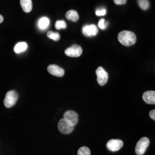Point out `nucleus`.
<instances>
[{
    "label": "nucleus",
    "instance_id": "obj_1",
    "mask_svg": "<svg viewBox=\"0 0 155 155\" xmlns=\"http://www.w3.org/2000/svg\"><path fill=\"white\" fill-rule=\"evenodd\" d=\"M136 36L133 32L123 31L118 35V40L122 45L129 47L135 44L136 42Z\"/></svg>",
    "mask_w": 155,
    "mask_h": 155
},
{
    "label": "nucleus",
    "instance_id": "obj_2",
    "mask_svg": "<svg viewBox=\"0 0 155 155\" xmlns=\"http://www.w3.org/2000/svg\"><path fill=\"white\" fill-rule=\"evenodd\" d=\"M18 99V94L15 90L9 91L6 94L5 98L4 101V104L7 108H10L15 105Z\"/></svg>",
    "mask_w": 155,
    "mask_h": 155
},
{
    "label": "nucleus",
    "instance_id": "obj_3",
    "mask_svg": "<svg viewBox=\"0 0 155 155\" xmlns=\"http://www.w3.org/2000/svg\"><path fill=\"white\" fill-rule=\"evenodd\" d=\"M58 129L62 134H69L72 133L75 127L66 119L61 118L58 122Z\"/></svg>",
    "mask_w": 155,
    "mask_h": 155
},
{
    "label": "nucleus",
    "instance_id": "obj_4",
    "mask_svg": "<svg viewBox=\"0 0 155 155\" xmlns=\"http://www.w3.org/2000/svg\"><path fill=\"white\" fill-rule=\"evenodd\" d=\"M150 140L147 137H142L136 144L135 148V152L137 155H144L147 149L150 145Z\"/></svg>",
    "mask_w": 155,
    "mask_h": 155
},
{
    "label": "nucleus",
    "instance_id": "obj_5",
    "mask_svg": "<svg viewBox=\"0 0 155 155\" xmlns=\"http://www.w3.org/2000/svg\"><path fill=\"white\" fill-rule=\"evenodd\" d=\"M95 72L97 76V82L98 84L101 86L105 85L108 81V73L102 67H98Z\"/></svg>",
    "mask_w": 155,
    "mask_h": 155
},
{
    "label": "nucleus",
    "instance_id": "obj_6",
    "mask_svg": "<svg viewBox=\"0 0 155 155\" xmlns=\"http://www.w3.org/2000/svg\"><path fill=\"white\" fill-rule=\"evenodd\" d=\"M65 55L69 57L78 58L82 54V48L78 45H74L71 47L68 48L64 51Z\"/></svg>",
    "mask_w": 155,
    "mask_h": 155
},
{
    "label": "nucleus",
    "instance_id": "obj_7",
    "mask_svg": "<svg viewBox=\"0 0 155 155\" xmlns=\"http://www.w3.org/2000/svg\"><path fill=\"white\" fill-rule=\"evenodd\" d=\"M123 145L124 143L122 140L118 139H111L107 143L106 147L111 152H116L121 150Z\"/></svg>",
    "mask_w": 155,
    "mask_h": 155
},
{
    "label": "nucleus",
    "instance_id": "obj_8",
    "mask_svg": "<svg viewBox=\"0 0 155 155\" xmlns=\"http://www.w3.org/2000/svg\"><path fill=\"white\" fill-rule=\"evenodd\" d=\"M63 117L64 119L70 122L74 127L77 125L79 121V116L75 111L72 110L67 111L64 113Z\"/></svg>",
    "mask_w": 155,
    "mask_h": 155
},
{
    "label": "nucleus",
    "instance_id": "obj_9",
    "mask_svg": "<svg viewBox=\"0 0 155 155\" xmlns=\"http://www.w3.org/2000/svg\"><path fill=\"white\" fill-rule=\"evenodd\" d=\"M82 32L85 36L92 37L97 35L98 33V30L95 25H86L82 28Z\"/></svg>",
    "mask_w": 155,
    "mask_h": 155
},
{
    "label": "nucleus",
    "instance_id": "obj_10",
    "mask_svg": "<svg viewBox=\"0 0 155 155\" xmlns=\"http://www.w3.org/2000/svg\"><path fill=\"white\" fill-rule=\"evenodd\" d=\"M47 70L51 75L58 77H62L64 75V69L55 64H51L48 66Z\"/></svg>",
    "mask_w": 155,
    "mask_h": 155
},
{
    "label": "nucleus",
    "instance_id": "obj_11",
    "mask_svg": "<svg viewBox=\"0 0 155 155\" xmlns=\"http://www.w3.org/2000/svg\"><path fill=\"white\" fill-rule=\"evenodd\" d=\"M143 99L144 102L150 105L155 104V91L150 90L145 91L143 95Z\"/></svg>",
    "mask_w": 155,
    "mask_h": 155
},
{
    "label": "nucleus",
    "instance_id": "obj_12",
    "mask_svg": "<svg viewBox=\"0 0 155 155\" xmlns=\"http://www.w3.org/2000/svg\"><path fill=\"white\" fill-rule=\"evenodd\" d=\"M20 4L23 11L25 13H29L32 9V0H20Z\"/></svg>",
    "mask_w": 155,
    "mask_h": 155
},
{
    "label": "nucleus",
    "instance_id": "obj_13",
    "mask_svg": "<svg viewBox=\"0 0 155 155\" xmlns=\"http://www.w3.org/2000/svg\"><path fill=\"white\" fill-rule=\"evenodd\" d=\"M66 17L68 20L72 21L73 22H77L79 18L78 12L74 10H70L66 13Z\"/></svg>",
    "mask_w": 155,
    "mask_h": 155
},
{
    "label": "nucleus",
    "instance_id": "obj_14",
    "mask_svg": "<svg viewBox=\"0 0 155 155\" xmlns=\"http://www.w3.org/2000/svg\"><path fill=\"white\" fill-rule=\"evenodd\" d=\"M50 25V20L46 17H41L39 20L38 27L40 29L44 30L48 27Z\"/></svg>",
    "mask_w": 155,
    "mask_h": 155
},
{
    "label": "nucleus",
    "instance_id": "obj_15",
    "mask_svg": "<svg viewBox=\"0 0 155 155\" xmlns=\"http://www.w3.org/2000/svg\"><path fill=\"white\" fill-rule=\"evenodd\" d=\"M27 48H28V45L25 42H20L17 43L15 45L14 50L16 54H20L22 52L25 51L27 49Z\"/></svg>",
    "mask_w": 155,
    "mask_h": 155
},
{
    "label": "nucleus",
    "instance_id": "obj_16",
    "mask_svg": "<svg viewBox=\"0 0 155 155\" xmlns=\"http://www.w3.org/2000/svg\"><path fill=\"white\" fill-rule=\"evenodd\" d=\"M78 155H91V151L87 147H82L78 150Z\"/></svg>",
    "mask_w": 155,
    "mask_h": 155
},
{
    "label": "nucleus",
    "instance_id": "obj_17",
    "mask_svg": "<svg viewBox=\"0 0 155 155\" xmlns=\"http://www.w3.org/2000/svg\"><path fill=\"white\" fill-rule=\"evenodd\" d=\"M47 36L51 39L54 40V41H59L61 39L60 34L58 32H54L52 31H48L47 32Z\"/></svg>",
    "mask_w": 155,
    "mask_h": 155
},
{
    "label": "nucleus",
    "instance_id": "obj_18",
    "mask_svg": "<svg viewBox=\"0 0 155 155\" xmlns=\"http://www.w3.org/2000/svg\"><path fill=\"white\" fill-rule=\"evenodd\" d=\"M138 3L140 7L144 11L150 8V3L148 0H138Z\"/></svg>",
    "mask_w": 155,
    "mask_h": 155
},
{
    "label": "nucleus",
    "instance_id": "obj_19",
    "mask_svg": "<svg viewBox=\"0 0 155 155\" xmlns=\"http://www.w3.org/2000/svg\"><path fill=\"white\" fill-rule=\"evenodd\" d=\"M55 28L58 30L67 28L66 22L63 20H58L55 23Z\"/></svg>",
    "mask_w": 155,
    "mask_h": 155
},
{
    "label": "nucleus",
    "instance_id": "obj_20",
    "mask_svg": "<svg viewBox=\"0 0 155 155\" xmlns=\"http://www.w3.org/2000/svg\"><path fill=\"white\" fill-rule=\"evenodd\" d=\"M107 24L105 23V20L104 18H101L99 21L98 25V27L101 28V29H105L107 27Z\"/></svg>",
    "mask_w": 155,
    "mask_h": 155
},
{
    "label": "nucleus",
    "instance_id": "obj_21",
    "mask_svg": "<svg viewBox=\"0 0 155 155\" xmlns=\"http://www.w3.org/2000/svg\"><path fill=\"white\" fill-rule=\"evenodd\" d=\"M106 14V10L105 9H98L95 12V15L97 16H105Z\"/></svg>",
    "mask_w": 155,
    "mask_h": 155
},
{
    "label": "nucleus",
    "instance_id": "obj_22",
    "mask_svg": "<svg viewBox=\"0 0 155 155\" xmlns=\"http://www.w3.org/2000/svg\"><path fill=\"white\" fill-rule=\"evenodd\" d=\"M127 0H114V3L116 5H124L125 4Z\"/></svg>",
    "mask_w": 155,
    "mask_h": 155
},
{
    "label": "nucleus",
    "instance_id": "obj_23",
    "mask_svg": "<svg viewBox=\"0 0 155 155\" xmlns=\"http://www.w3.org/2000/svg\"><path fill=\"white\" fill-rule=\"evenodd\" d=\"M150 116L153 120H155V110H152L150 111Z\"/></svg>",
    "mask_w": 155,
    "mask_h": 155
},
{
    "label": "nucleus",
    "instance_id": "obj_24",
    "mask_svg": "<svg viewBox=\"0 0 155 155\" xmlns=\"http://www.w3.org/2000/svg\"><path fill=\"white\" fill-rule=\"evenodd\" d=\"M3 20H4V18H3V17L2 16L0 15V23L2 22Z\"/></svg>",
    "mask_w": 155,
    "mask_h": 155
}]
</instances>
